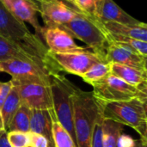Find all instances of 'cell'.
<instances>
[{
  "instance_id": "34",
  "label": "cell",
  "mask_w": 147,
  "mask_h": 147,
  "mask_svg": "<svg viewBox=\"0 0 147 147\" xmlns=\"http://www.w3.org/2000/svg\"><path fill=\"white\" fill-rule=\"evenodd\" d=\"M34 1H35V2H39V3H40V2H41V1H43V0H34ZM63 1H64V0H63Z\"/></svg>"
},
{
  "instance_id": "18",
  "label": "cell",
  "mask_w": 147,
  "mask_h": 147,
  "mask_svg": "<svg viewBox=\"0 0 147 147\" xmlns=\"http://www.w3.org/2000/svg\"><path fill=\"white\" fill-rule=\"evenodd\" d=\"M29 132L35 133L46 137L51 146L54 147L52 133V119L49 110L32 109Z\"/></svg>"
},
{
  "instance_id": "7",
  "label": "cell",
  "mask_w": 147,
  "mask_h": 147,
  "mask_svg": "<svg viewBox=\"0 0 147 147\" xmlns=\"http://www.w3.org/2000/svg\"><path fill=\"white\" fill-rule=\"evenodd\" d=\"M11 81L18 90L21 104L31 109H53L51 83L40 79L22 78H12Z\"/></svg>"
},
{
  "instance_id": "24",
  "label": "cell",
  "mask_w": 147,
  "mask_h": 147,
  "mask_svg": "<svg viewBox=\"0 0 147 147\" xmlns=\"http://www.w3.org/2000/svg\"><path fill=\"white\" fill-rule=\"evenodd\" d=\"M109 74H111V64L109 62H99L92 65L81 78L84 82L91 85L103 79Z\"/></svg>"
},
{
  "instance_id": "28",
  "label": "cell",
  "mask_w": 147,
  "mask_h": 147,
  "mask_svg": "<svg viewBox=\"0 0 147 147\" xmlns=\"http://www.w3.org/2000/svg\"><path fill=\"white\" fill-rule=\"evenodd\" d=\"M28 134L29 138V147H53L46 137L32 132L28 133Z\"/></svg>"
},
{
  "instance_id": "19",
  "label": "cell",
  "mask_w": 147,
  "mask_h": 147,
  "mask_svg": "<svg viewBox=\"0 0 147 147\" xmlns=\"http://www.w3.org/2000/svg\"><path fill=\"white\" fill-rule=\"evenodd\" d=\"M98 22L100 23L99 21H98ZM100 25L102 26L101 23H100ZM102 28L103 29L108 44L115 43V44L122 46L124 47L129 48V49L141 54L142 56L147 57V42L140 40H136V39H133V38H129V37H125V36H121V35H118V34H110L102 26Z\"/></svg>"
},
{
  "instance_id": "23",
  "label": "cell",
  "mask_w": 147,
  "mask_h": 147,
  "mask_svg": "<svg viewBox=\"0 0 147 147\" xmlns=\"http://www.w3.org/2000/svg\"><path fill=\"white\" fill-rule=\"evenodd\" d=\"M49 113L52 119V133L54 147H76L69 133L56 119L53 110H49Z\"/></svg>"
},
{
  "instance_id": "22",
  "label": "cell",
  "mask_w": 147,
  "mask_h": 147,
  "mask_svg": "<svg viewBox=\"0 0 147 147\" xmlns=\"http://www.w3.org/2000/svg\"><path fill=\"white\" fill-rule=\"evenodd\" d=\"M32 115V109L28 107L21 104L19 109L15 113L9 123L7 132L17 131L23 133H29L30 120Z\"/></svg>"
},
{
  "instance_id": "2",
  "label": "cell",
  "mask_w": 147,
  "mask_h": 147,
  "mask_svg": "<svg viewBox=\"0 0 147 147\" xmlns=\"http://www.w3.org/2000/svg\"><path fill=\"white\" fill-rule=\"evenodd\" d=\"M0 36L20 46L33 55L59 69L49 56V51L41 39L32 34L25 23L15 17L0 2Z\"/></svg>"
},
{
  "instance_id": "10",
  "label": "cell",
  "mask_w": 147,
  "mask_h": 147,
  "mask_svg": "<svg viewBox=\"0 0 147 147\" xmlns=\"http://www.w3.org/2000/svg\"><path fill=\"white\" fill-rule=\"evenodd\" d=\"M39 9L45 28H61L80 11L63 0H43L40 2Z\"/></svg>"
},
{
  "instance_id": "27",
  "label": "cell",
  "mask_w": 147,
  "mask_h": 147,
  "mask_svg": "<svg viewBox=\"0 0 147 147\" xmlns=\"http://www.w3.org/2000/svg\"><path fill=\"white\" fill-rule=\"evenodd\" d=\"M101 109V107H100ZM102 121L103 116L100 110V114L96 119L94 127V134H93V140H92V146L91 147H103L102 146Z\"/></svg>"
},
{
  "instance_id": "29",
  "label": "cell",
  "mask_w": 147,
  "mask_h": 147,
  "mask_svg": "<svg viewBox=\"0 0 147 147\" xmlns=\"http://www.w3.org/2000/svg\"><path fill=\"white\" fill-rule=\"evenodd\" d=\"M12 88V81L0 82V109Z\"/></svg>"
},
{
  "instance_id": "6",
  "label": "cell",
  "mask_w": 147,
  "mask_h": 147,
  "mask_svg": "<svg viewBox=\"0 0 147 147\" xmlns=\"http://www.w3.org/2000/svg\"><path fill=\"white\" fill-rule=\"evenodd\" d=\"M94 97L101 102H114L141 98L147 101V91L136 88L118 77L109 74L91 84Z\"/></svg>"
},
{
  "instance_id": "12",
  "label": "cell",
  "mask_w": 147,
  "mask_h": 147,
  "mask_svg": "<svg viewBox=\"0 0 147 147\" xmlns=\"http://www.w3.org/2000/svg\"><path fill=\"white\" fill-rule=\"evenodd\" d=\"M42 40L50 53H63L87 50L76 44L74 38L61 28H43Z\"/></svg>"
},
{
  "instance_id": "3",
  "label": "cell",
  "mask_w": 147,
  "mask_h": 147,
  "mask_svg": "<svg viewBox=\"0 0 147 147\" xmlns=\"http://www.w3.org/2000/svg\"><path fill=\"white\" fill-rule=\"evenodd\" d=\"M99 103L103 118L110 119L123 126L130 127L140 135V139L147 140V106L146 100L134 98L129 101L114 102H99Z\"/></svg>"
},
{
  "instance_id": "4",
  "label": "cell",
  "mask_w": 147,
  "mask_h": 147,
  "mask_svg": "<svg viewBox=\"0 0 147 147\" xmlns=\"http://www.w3.org/2000/svg\"><path fill=\"white\" fill-rule=\"evenodd\" d=\"M73 38L78 39L86 44L92 52L98 55L104 62L108 47L103 29L98 21L90 17L84 13L78 11L76 16L67 23L61 27Z\"/></svg>"
},
{
  "instance_id": "16",
  "label": "cell",
  "mask_w": 147,
  "mask_h": 147,
  "mask_svg": "<svg viewBox=\"0 0 147 147\" xmlns=\"http://www.w3.org/2000/svg\"><path fill=\"white\" fill-rule=\"evenodd\" d=\"M110 64L111 74L136 88L147 91V72L116 63Z\"/></svg>"
},
{
  "instance_id": "33",
  "label": "cell",
  "mask_w": 147,
  "mask_h": 147,
  "mask_svg": "<svg viewBox=\"0 0 147 147\" xmlns=\"http://www.w3.org/2000/svg\"><path fill=\"white\" fill-rule=\"evenodd\" d=\"M0 130H5L3 127V122L2 115H1V109H0Z\"/></svg>"
},
{
  "instance_id": "32",
  "label": "cell",
  "mask_w": 147,
  "mask_h": 147,
  "mask_svg": "<svg viewBox=\"0 0 147 147\" xmlns=\"http://www.w3.org/2000/svg\"><path fill=\"white\" fill-rule=\"evenodd\" d=\"M65 2H66L70 6H71V7H73V8H76V9H78L77 7H76V5H75V3H74V1L73 0H64Z\"/></svg>"
},
{
  "instance_id": "13",
  "label": "cell",
  "mask_w": 147,
  "mask_h": 147,
  "mask_svg": "<svg viewBox=\"0 0 147 147\" xmlns=\"http://www.w3.org/2000/svg\"><path fill=\"white\" fill-rule=\"evenodd\" d=\"M105 61L130 66L147 72V57L115 43L108 44Z\"/></svg>"
},
{
  "instance_id": "1",
  "label": "cell",
  "mask_w": 147,
  "mask_h": 147,
  "mask_svg": "<svg viewBox=\"0 0 147 147\" xmlns=\"http://www.w3.org/2000/svg\"><path fill=\"white\" fill-rule=\"evenodd\" d=\"M72 101L76 147H91L94 127L100 114V103L91 91H84L73 84Z\"/></svg>"
},
{
  "instance_id": "35",
  "label": "cell",
  "mask_w": 147,
  "mask_h": 147,
  "mask_svg": "<svg viewBox=\"0 0 147 147\" xmlns=\"http://www.w3.org/2000/svg\"><path fill=\"white\" fill-rule=\"evenodd\" d=\"M0 72H1V71H0Z\"/></svg>"
},
{
  "instance_id": "25",
  "label": "cell",
  "mask_w": 147,
  "mask_h": 147,
  "mask_svg": "<svg viewBox=\"0 0 147 147\" xmlns=\"http://www.w3.org/2000/svg\"><path fill=\"white\" fill-rule=\"evenodd\" d=\"M7 140L11 147H29V138L28 133L9 131Z\"/></svg>"
},
{
  "instance_id": "5",
  "label": "cell",
  "mask_w": 147,
  "mask_h": 147,
  "mask_svg": "<svg viewBox=\"0 0 147 147\" xmlns=\"http://www.w3.org/2000/svg\"><path fill=\"white\" fill-rule=\"evenodd\" d=\"M73 84L64 76L54 74L52 76L50 90L53 102V110L56 119L62 127L69 133L75 145L74 112L72 101Z\"/></svg>"
},
{
  "instance_id": "20",
  "label": "cell",
  "mask_w": 147,
  "mask_h": 147,
  "mask_svg": "<svg viewBox=\"0 0 147 147\" xmlns=\"http://www.w3.org/2000/svg\"><path fill=\"white\" fill-rule=\"evenodd\" d=\"M124 126L112 121L103 118L102 127V140L103 147H117L118 140L122 135Z\"/></svg>"
},
{
  "instance_id": "8",
  "label": "cell",
  "mask_w": 147,
  "mask_h": 147,
  "mask_svg": "<svg viewBox=\"0 0 147 147\" xmlns=\"http://www.w3.org/2000/svg\"><path fill=\"white\" fill-rule=\"evenodd\" d=\"M49 56L59 71H65L79 77L84 74L95 64L104 62L98 55L88 50L63 53L49 52Z\"/></svg>"
},
{
  "instance_id": "15",
  "label": "cell",
  "mask_w": 147,
  "mask_h": 147,
  "mask_svg": "<svg viewBox=\"0 0 147 147\" xmlns=\"http://www.w3.org/2000/svg\"><path fill=\"white\" fill-rule=\"evenodd\" d=\"M9 59H19L22 61L33 62L48 68L55 74L59 73V71L50 64L33 55L32 53L26 51L20 46L0 36V61H4Z\"/></svg>"
},
{
  "instance_id": "11",
  "label": "cell",
  "mask_w": 147,
  "mask_h": 147,
  "mask_svg": "<svg viewBox=\"0 0 147 147\" xmlns=\"http://www.w3.org/2000/svg\"><path fill=\"white\" fill-rule=\"evenodd\" d=\"M3 5L18 20L29 23L35 34L42 40L43 28L40 25L36 13L40 11L37 3L34 0H0Z\"/></svg>"
},
{
  "instance_id": "9",
  "label": "cell",
  "mask_w": 147,
  "mask_h": 147,
  "mask_svg": "<svg viewBox=\"0 0 147 147\" xmlns=\"http://www.w3.org/2000/svg\"><path fill=\"white\" fill-rule=\"evenodd\" d=\"M0 71L9 74L12 78L40 79L48 83H51L52 76L55 74L43 65L19 59L0 61Z\"/></svg>"
},
{
  "instance_id": "17",
  "label": "cell",
  "mask_w": 147,
  "mask_h": 147,
  "mask_svg": "<svg viewBox=\"0 0 147 147\" xmlns=\"http://www.w3.org/2000/svg\"><path fill=\"white\" fill-rule=\"evenodd\" d=\"M100 23L110 34L147 42V24L145 22L141 25H127L114 22H100Z\"/></svg>"
},
{
  "instance_id": "30",
  "label": "cell",
  "mask_w": 147,
  "mask_h": 147,
  "mask_svg": "<svg viewBox=\"0 0 147 147\" xmlns=\"http://www.w3.org/2000/svg\"><path fill=\"white\" fill-rule=\"evenodd\" d=\"M0 147H11L7 140L6 130H0Z\"/></svg>"
},
{
  "instance_id": "21",
  "label": "cell",
  "mask_w": 147,
  "mask_h": 147,
  "mask_svg": "<svg viewBox=\"0 0 147 147\" xmlns=\"http://www.w3.org/2000/svg\"><path fill=\"white\" fill-rule=\"evenodd\" d=\"M20 105H21V101H20L18 90L16 87L12 84V88L1 108V115L3 122V127L6 131L8 130L12 117L14 116L16 110L19 109Z\"/></svg>"
},
{
  "instance_id": "26",
  "label": "cell",
  "mask_w": 147,
  "mask_h": 147,
  "mask_svg": "<svg viewBox=\"0 0 147 147\" xmlns=\"http://www.w3.org/2000/svg\"><path fill=\"white\" fill-rule=\"evenodd\" d=\"M76 7L90 17L93 16L96 4L102 0H73Z\"/></svg>"
},
{
  "instance_id": "31",
  "label": "cell",
  "mask_w": 147,
  "mask_h": 147,
  "mask_svg": "<svg viewBox=\"0 0 147 147\" xmlns=\"http://www.w3.org/2000/svg\"><path fill=\"white\" fill-rule=\"evenodd\" d=\"M131 147H147V140L143 139L135 140Z\"/></svg>"
},
{
  "instance_id": "14",
  "label": "cell",
  "mask_w": 147,
  "mask_h": 147,
  "mask_svg": "<svg viewBox=\"0 0 147 147\" xmlns=\"http://www.w3.org/2000/svg\"><path fill=\"white\" fill-rule=\"evenodd\" d=\"M92 18L102 22H114L127 25H141L143 23L123 10L114 0L99 2L95 8Z\"/></svg>"
}]
</instances>
